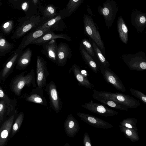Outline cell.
<instances>
[{
  "label": "cell",
  "instance_id": "cell-17",
  "mask_svg": "<svg viewBox=\"0 0 146 146\" xmlns=\"http://www.w3.org/2000/svg\"><path fill=\"white\" fill-rule=\"evenodd\" d=\"M14 114L11 115L3 123L0 129V146L4 145L7 139L13 124Z\"/></svg>",
  "mask_w": 146,
  "mask_h": 146
},
{
  "label": "cell",
  "instance_id": "cell-30",
  "mask_svg": "<svg viewBox=\"0 0 146 146\" xmlns=\"http://www.w3.org/2000/svg\"><path fill=\"white\" fill-rule=\"evenodd\" d=\"M92 42V45L96 53L99 60L101 63L102 66L109 67L110 64L109 62L106 60L105 58L103 55L101 51L96 44L94 42Z\"/></svg>",
  "mask_w": 146,
  "mask_h": 146
},
{
  "label": "cell",
  "instance_id": "cell-36",
  "mask_svg": "<svg viewBox=\"0 0 146 146\" xmlns=\"http://www.w3.org/2000/svg\"><path fill=\"white\" fill-rule=\"evenodd\" d=\"M81 43L88 54L92 56H95L94 49L88 39L86 38L83 39Z\"/></svg>",
  "mask_w": 146,
  "mask_h": 146
},
{
  "label": "cell",
  "instance_id": "cell-12",
  "mask_svg": "<svg viewBox=\"0 0 146 146\" xmlns=\"http://www.w3.org/2000/svg\"><path fill=\"white\" fill-rule=\"evenodd\" d=\"M41 45L42 53L51 61L57 64L58 45L55 39L48 41Z\"/></svg>",
  "mask_w": 146,
  "mask_h": 146
},
{
  "label": "cell",
  "instance_id": "cell-1",
  "mask_svg": "<svg viewBox=\"0 0 146 146\" xmlns=\"http://www.w3.org/2000/svg\"><path fill=\"white\" fill-rule=\"evenodd\" d=\"M92 97H97L112 100L124 106L127 109H135L140 104L139 100L130 96L121 93H113L93 90Z\"/></svg>",
  "mask_w": 146,
  "mask_h": 146
},
{
  "label": "cell",
  "instance_id": "cell-21",
  "mask_svg": "<svg viewBox=\"0 0 146 146\" xmlns=\"http://www.w3.org/2000/svg\"><path fill=\"white\" fill-rule=\"evenodd\" d=\"M117 29L119 36L123 43H127L128 40V29L121 16H120L117 21Z\"/></svg>",
  "mask_w": 146,
  "mask_h": 146
},
{
  "label": "cell",
  "instance_id": "cell-41",
  "mask_svg": "<svg viewBox=\"0 0 146 146\" xmlns=\"http://www.w3.org/2000/svg\"><path fill=\"white\" fill-rule=\"evenodd\" d=\"M33 1L34 4L35 5L38 2V0H33Z\"/></svg>",
  "mask_w": 146,
  "mask_h": 146
},
{
  "label": "cell",
  "instance_id": "cell-18",
  "mask_svg": "<svg viewBox=\"0 0 146 146\" xmlns=\"http://www.w3.org/2000/svg\"><path fill=\"white\" fill-rule=\"evenodd\" d=\"M69 70H72L73 72L75 77L80 85L90 90L93 89L94 85L90 82L86 76L83 74L79 66L74 64Z\"/></svg>",
  "mask_w": 146,
  "mask_h": 146
},
{
  "label": "cell",
  "instance_id": "cell-24",
  "mask_svg": "<svg viewBox=\"0 0 146 146\" xmlns=\"http://www.w3.org/2000/svg\"><path fill=\"white\" fill-rule=\"evenodd\" d=\"M32 56V52L30 48H27L19 56L17 67L19 69L26 68L30 63Z\"/></svg>",
  "mask_w": 146,
  "mask_h": 146
},
{
  "label": "cell",
  "instance_id": "cell-16",
  "mask_svg": "<svg viewBox=\"0 0 146 146\" xmlns=\"http://www.w3.org/2000/svg\"><path fill=\"white\" fill-rule=\"evenodd\" d=\"M64 127L66 135L72 137L76 134L80 128L78 122L71 114L68 116L65 120Z\"/></svg>",
  "mask_w": 146,
  "mask_h": 146
},
{
  "label": "cell",
  "instance_id": "cell-20",
  "mask_svg": "<svg viewBox=\"0 0 146 146\" xmlns=\"http://www.w3.org/2000/svg\"><path fill=\"white\" fill-rule=\"evenodd\" d=\"M22 51L18 49L9 60L6 64L1 74V79L2 80H5L9 74L16 61L21 54Z\"/></svg>",
  "mask_w": 146,
  "mask_h": 146
},
{
  "label": "cell",
  "instance_id": "cell-38",
  "mask_svg": "<svg viewBox=\"0 0 146 146\" xmlns=\"http://www.w3.org/2000/svg\"><path fill=\"white\" fill-rule=\"evenodd\" d=\"M12 27V23L11 21H9L5 23L2 27V29L6 33H9L11 30Z\"/></svg>",
  "mask_w": 146,
  "mask_h": 146
},
{
  "label": "cell",
  "instance_id": "cell-25",
  "mask_svg": "<svg viewBox=\"0 0 146 146\" xmlns=\"http://www.w3.org/2000/svg\"><path fill=\"white\" fill-rule=\"evenodd\" d=\"M80 51L83 60L87 65L93 71L96 73H97L98 70L96 63L91 56L86 51L81 43Z\"/></svg>",
  "mask_w": 146,
  "mask_h": 146
},
{
  "label": "cell",
  "instance_id": "cell-8",
  "mask_svg": "<svg viewBox=\"0 0 146 146\" xmlns=\"http://www.w3.org/2000/svg\"><path fill=\"white\" fill-rule=\"evenodd\" d=\"M36 74L38 87L42 89L46 85V79L50 74L48 70L46 62L43 57L39 55L37 56Z\"/></svg>",
  "mask_w": 146,
  "mask_h": 146
},
{
  "label": "cell",
  "instance_id": "cell-2",
  "mask_svg": "<svg viewBox=\"0 0 146 146\" xmlns=\"http://www.w3.org/2000/svg\"><path fill=\"white\" fill-rule=\"evenodd\" d=\"M25 72L22 73L16 77L11 83L10 88L15 94L19 96L23 88L25 86H30L32 84L34 86H36L35 73L33 69L25 76Z\"/></svg>",
  "mask_w": 146,
  "mask_h": 146
},
{
  "label": "cell",
  "instance_id": "cell-14",
  "mask_svg": "<svg viewBox=\"0 0 146 146\" xmlns=\"http://www.w3.org/2000/svg\"><path fill=\"white\" fill-rule=\"evenodd\" d=\"M131 21L138 33H141L146 26V14L135 9L131 13Z\"/></svg>",
  "mask_w": 146,
  "mask_h": 146
},
{
  "label": "cell",
  "instance_id": "cell-23",
  "mask_svg": "<svg viewBox=\"0 0 146 146\" xmlns=\"http://www.w3.org/2000/svg\"><path fill=\"white\" fill-rule=\"evenodd\" d=\"M0 98L3 100L7 106V113L9 116L15 110L17 105V100L15 98L13 99L9 98L5 94L0 85Z\"/></svg>",
  "mask_w": 146,
  "mask_h": 146
},
{
  "label": "cell",
  "instance_id": "cell-4",
  "mask_svg": "<svg viewBox=\"0 0 146 146\" xmlns=\"http://www.w3.org/2000/svg\"><path fill=\"white\" fill-rule=\"evenodd\" d=\"M121 58L130 70L139 71L146 69V55L143 51L124 55Z\"/></svg>",
  "mask_w": 146,
  "mask_h": 146
},
{
  "label": "cell",
  "instance_id": "cell-22",
  "mask_svg": "<svg viewBox=\"0 0 146 146\" xmlns=\"http://www.w3.org/2000/svg\"><path fill=\"white\" fill-rule=\"evenodd\" d=\"M62 19L60 15L51 19L45 22L42 25L36 28V29H50L51 31H63V29L58 26V22Z\"/></svg>",
  "mask_w": 146,
  "mask_h": 146
},
{
  "label": "cell",
  "instance_id": "cell-37",
  "mask_svg": "<svg viewBox=\"0 0 146 146\" xmlns=\"http://www.w3.org/2000/svg\"><path fill=\"white\" fill-rule=\"evenodd\" d=\"M7 111V106L3 100L0 101V125L3 121L5 113Z\"/></svg>",
  "mask_w": 146,
  "mask_h": 146
},
{
  "label": "cell",
  "instance_id": "cell-11",
  "mask_svg": "<svg viewBox=\"0 0 146 146\" xmlns=\"http://www.w3.org/2000/svg\"><path fill=\"white\" fill-rule=\"evenodd\" d=\"M45 87L52 107L56 112H59L61 110L62 104L58 96L56 84L52 81L47 84Z\"/></svg>",
  "mask_w": 146,
  "mask_h": 146
},
{
  "label": "cell",
  "instance_id": "cell-13",
  "mask_svg": "<svg viewBox=\"0 0 146 146\" xmlns=\"http://www.w3.org/2000/svg\"><path fill=\"white\" fill-rule=\"evenodd\" d=\"M51 31L50 29H36L24 37L18 49L22 51L27 46L47 32Z\"/></svg>",
  "mask_w": 146,
  "mask_h": 146
},
{
  "label": "cell",
  "instance_id": "cell-34",
  "mask_svg": "<svg viewBox=\"0 0 146 146\" xmlns=\"http://www.w3.org/2000/svg\"><path fill=\"white\" fill-rule=\"evenodd\" d=\"M12 45L3 36L0 35V51L4 52L9 50L11 48Z\"/></svg>",
  "mask_w": 146,
  "mask_h": 146
},
{
  "label": "cell",
  "instance_id": "cell-3",
  "mask_svg": "<svg viewBox=\"0 0 146 146\" xmlns=\"http://www.w3.org/2000/svg\"><path fill=\"white\" fill-rule=\"evenodd\" d=\"M83 22L85 33L102 50H104V47L103 41L92 18L85 14L83 17Z\"/></svg>",
  "mask_w": 146,
  "mask_h": 146
},
{
  "label": "cell",
  "instance_id": "cell-9",
  "mask_svg": "<svg viewBox=\"0 0 146 146\" xmlns=\"http://www.w3.org/2000/svg\"><path fill=\"white\" fill-rule=\"evenodd\" d=\"M100 71L106 81L111 84L116 90L125 92V88L122 82L117 75L109 67L102 66Z\"/></svg>",
  "mask_w": 146,
  "mask_h": 146
},
{
  "label": "cell",
  "instance_id": "cell-26",
  "mask_svg": "<svg viewBox=\"0 0 146 146\" xmlns=\"http://www.w3.org/2000/svg\"><path fill=\"white\" fill-rule=\"evenodd\" d=\"M119 127L120 131L125 137L129 139L131 141L135 142L139 140L140 137L137 131L119 125Z\"/></svg>",
  "mask_w": 146,
  "mask_h": 146
},
{
  "label": "cell",
  "instance_id": "cell-29",
  "mask_svg": "<svg viewBox=\"0 0 146 146\" xmlns=\"http://www.w3.org/2000/svg\"><path fill=\"white\" fill-rule=\"evenodd\" d=\"M137 123V120L136 119L133 117H128L122 120L120 122L119 125L138 131L136 125Z\"/></svg>",
  "mask_w": 146,
  "mask_h": 146
},
{
  "label": "cell",
  "instance_id": "cell-10",
  "mask_svg": "<svg viewBox=\"0 0 146 146\" xmlns=\"http://www.w3.org/2000/svg\"><path fill=\"white\" fill-rule=\"evenodd\" d=\"M77 115L83 121L95 128L108 129L113 127L110 123L96 116L80 112Z\"/></svg>",
  "mask_w": 146,
  "mask_h": 146
},
{
  "label": "cell",
  "instance_id": "cell-7",
  "mask_svg": "<svg viewBox=\"0 0 146 146\" xmlns=\"http://www.w3.org/2000/svg\"><path fill=\"white\" fill-rule=\"evenodd\" d=\"M81 106L91 112L106 117H113L118 113L103 104L95 102L92 100L82 104Z\"/></svg>",
  "mask_w": 146,
  "mask_h": 146
},
{
  "label": "cell",
  "instance_id": "cell-35",
  "mask_svg": "<svg viewBox=\"0 0 146 146\" xmlns=\"http://www.w3.org/2000/svg\"><path fill=\"white\" fill-rule=\"evenodd\" d=\"M131 94L139 99L145 105H146V96L141 92L131 88H129Z\"/></svg>",
  "mask_w": 146,
  "mask_h": 146
},
{
  "label": "cell",
  "instance_id": "cell-42",
  "mask_svg": "<svg viewBox=\"0 0 146 146\" xmlns=\"http://www.w3.org/2000/svg\"><path fill=\"white\" fill-rule=\"evenodd\" d=\"M15 0V1H17V0Z\"/></svg>",
  "mask_w": 146,
  "mask_h": 146
},
{
  "label": "cell",
  "instance_id": "cell-32",
  "mask_svg": "<svg viewBox=\"0 0 146 146\" xmlns=\"http://www.w3.org/2000/svg\"><path fill=\"white\" fill-rule=\"evenodd\" d=\"M43 98L37 94H33L27 97L26 100L29 102L44 105L45 101Z\"/></svg>",
  "mask_w": 146,
  "mask_h": 146
},
{
  "label": "cell",
  "instance_id": "cell-40",
  "mask_svg": "<svg viewBox=\"0 0 146 146\" xmlns=\"http://www.w3.org/2000/svg\"><path fill=\"white\" fill-rule=\"evenodd\" d=\"M29 5L28 3L25 2L22 4V8L23 10L25 11H26L28 9Z\"/></svg>",
  "mask_w": 146,
  "mask_h": 146
},
{
  "label": "cell",
  "instance_id": "cell-33",
  "mask_svg": "<svg viewBox=\"0 0 146 146\" xmlns=\"http://www.w3.org/2000/svg\"><path fill=\"white\" fill-rule=\"evenodd\" d=\"M56 9L52 5H49L44 9V15L45 17L52 18L56 15Z\"/></svg>",
  "mask_w": 146,
  "mask_h": 146
},
{
  "label": "cell",
  "instance_id": "cell-15",
  "mask_svg": "<svg viewBox=\"0 0 146 146\" xmlns=\"http://www.w3.org/2000/svg\"><path fill=\"white\" fill-rule=\"evenodd\" d=\"M72 55V51L69 46L66 43L60 42L58 46L57 64L61 66L65 65Z\"/></svg>",
  "mask_w": 146,
  "mask_h": 146
},
{
  "label": "cell",
  "instance_id": "cell-5",
  "mask_svg": "<svg viewBox=\"0 0 146 146\" xmlns=\"http://www.w3.org/2000/svg\"><path fill=\"white\" fill-rule=\"evenodd\" d=\"M98 10L103 16L105 23L109 28L113 23L119 10L117 3L113 0H106L102 7H99Z\"/></svg>",
  "mask_w": 146,
  "mask_h": 146
},
{
  "label": "cell",
  "instance_id": "cell-6",
  "mask_svg": "<svg viewBox=\"0 0 146 146\" xmlns=\"http://www.w3.org/2000/svg\"><path fill=\"white\" fill-rule=\"evenodd\" d=\"M44 21V17L40 15L32 16L25 21L17 30L12 38L18 39L22 37L31 29L37 28Z\"/></svg>",
  "mask_w": 146,
  "mask_h": 146
},
{
  "label": "cell",
  "instance_id": "cell-27",
  "mask_svg": "<svg viewBox=\"0 0 146 146\" xmlns=\"http://www.w3.org/2000/svg\"><path fill=\"white\" fill-rule=\"evenodd\" d=\"M93 98L103 104L111 108L122 111H127L128 110V109L124 106L112 100L97 97Z\"/></svg>",
  "mask_w": 146,
  "mask_h": 146
},
{
  "label": "cell",
  "instance_id": "cell-31",
  "mask_svg": "<svg viewBox=\"0 0 146 146\" xmlns=\"http://www.w3.org/2000/svg\"><path fill=\"white\" fill-rule=\"evenodd\" d=\"M24 119V114L23 112H20L12 128V135L13 136L20 129Z\"/></svg>",
  "mask_w": 146,
  "mask_h": 146
},
{
  "label": "cell",
  "instance_id": "cell-28",
  "mask_svg": "<svg viewBox=\"0 0 146 146\" xmlns=\"http://www.w3.org/2000/svg\"><path fill=\"white\" fill-rule=\"evenodd\" d=\"M83 0H69L66 8L67 16H70L75 12L83 3Z\"/></svg>",
  "mask_w": 146,
  "mask_h": 146
},
{
  "label": "cell",
  "instance_id": "cell-39",
  "mask_svg": "<svg viewBox=\"0 0 146 146\" xmlns=\"http://www.w3.org/2000/svg\"><path fill=\"white\" fill-rule=\"evenodd\" d=\"M83 141L85 146H92V145L89 135L86 132H85L84 134Z\"/></svg>",
  "mask_w": 146,
  "mask_h": 146
},
{
  "label": "cell",
  "instance_id": "cell-19",
  "mask_svg": "<svg viewBox=\"0 0 146 146\" xmlns=\"http://www.w3.org/2000/svg\"><path fill=\"white\" fill-rule=\"evenodd\" d=\"M57 38L64 39L69 41L72 40L71 38L66 34H55L52 31H50L34 41L32 44H35L36 45H41L44 43Z\"/></svg>",
  "mask_w": 146,
  "mask_h": 146
}]
</instances>
